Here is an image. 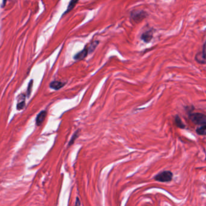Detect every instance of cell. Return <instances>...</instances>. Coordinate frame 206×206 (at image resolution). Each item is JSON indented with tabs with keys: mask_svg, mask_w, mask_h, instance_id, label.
Instances as JSON below:
<instances>
[{
	"mask_svg": "<svg viewBox=\"0 0 206 206\" xmlns=\"http://www.w3.org/2000/svg\"><path fill=\"white\" fill-rule=\"evenodd\" d=\"M148 15V13L145 11L141 10H135L132 11L131 13V18L135 22H140L142 21L147 17Z\"/></svg>",
	"mask_w": 206,
	"mask_h": 206,
	"instance_id": "3",
	"label": "cell"
},
{
	"mask_svg": "<svg viewBox=\"0 0 206 206\" xmlns=\"http://www.w3.org/2000/svg\"><path fill=\"white\" fill-rule=\"evenodd\" d=\"M65 85H66V83H64V82H62L54 81V82H52L50 84V87L52 89L57 90H59L61 88H62Z\"/></svg>",
	"mask_w": 206,
	"mask_h": 206,
	"instance_id": "8",
	"label": "cell"
},
{
	"mask_svg": "<svg viewBox=\"0 0 206 206\" xmlns=\"http://www.w3.org/2000/svg\"><path fill=\"white\" fill-rule=\"evenodd\" d=\"M32 86H33V81L32 80L30 81V82L29 83V84H28V90H27V94H28V96L30 95L31 92H32Z\"/></svg>",
	"mask_w": 206,
	"mask_h": 206,
	"instance_id": "15",
	"label": "cell"
},
{
	"mask_svg": "<svg viewBox=\"0 0 206 206\" xmlns=\"http://www.w3.org/2000/svg\"><path fill=\"white\" fill-rule=\"evenodd\" d=\"M196 132L198 134L201 135H205L206 134V125H203L199 126Z\"/></svg>",
	"mask_w": 206,
	"mask_h": 206,
	"instance_id": "11",
	"label": "cell"
},
{
	"mask_svg": "<svg viewBox=\"0 0 206 206\" xmlns=\"http://www.w3.org/2000/svg\"><path fill=\"white\" fill-rule=\"evenodd\" d=\"M99 44V41H95L93 42H91L89 47L87 48L88 53H91L92 52H93L94 50L96 49V48L98 46Z\"/></svg>",
	"mask_w": 206,
	"mask_h": 206,
	"instance_id": "9",
	"label": "cell"
},
{
	"mask_svg": "<svg viewBox=\"0 0 206 206\" xmlns=\"http://www.w3.org/2000/svg\"><path fill=\"white\" fill-rule=\"evenodd\" d=\"M189 117L190 120L195 125L199 126L206 125V115L202 113H192L189 114Z\"/></svg>",
	"mask_w": 206,
	"mask_h": 206,
	"instance_id": "1",
	"label": "cell"
},
{
	"mask_svg": "<svg viewBox=\"0 0 206 206\" xmlns=\"http://www.w3.org/2000/svg\"><path fill=\"white\" fill-rule=\"evenodd\" d=\"M78 135H79V131H76L75 134H74V135H73V137H72V138L71 139L70 141L69 144H68V146H71L72 144L74 143L75 140L77 138Z\"/></svg>",
	"mask_w": 206,
	"mask_h": 206,
	"instance_id": "13",
	"label": "cell"
},
{
	"mask_svg": "<svg viewBox=\"0 0 206 206\" xmlns=\"http://www.w3.org/2000/svg\"><path fill=\"white\" fill-rule=\"evenodd\" d=\"M88 54V48L87 47H85L84 50H82L81 52L77 53L75 56H74V59L75 60H82L84 58H85Z\"/></svg>",
	"mask_w": 206,
	"mask_h": 206,
	"instance_id": "6",
	"label": "cell"
},
{
	"mask_svg": "<svg viewBox=\"0 0 206 206\" xmlns=\"http://www.w3.org/2000/svg\"><path fill=\"white\" fill-rule=\"evenodd\" d=\"M77 2H78L77 1H71L70 2V4H69V5H68V8H67V10H66V13L69 12L70 11H71V10L73 9L75 7L76 4Z\"/></svg>",
	"mask_w": 206,
	"mask_h": 206,
	"instance_id": "12",
	"label": "cell"
},
{
	"mask_svg": "<svg viewBox=\"0 0 206 206\" xmlns=\"http://www.w3.org/2000/svg\"><path fill=\"white\" fill-rule=\"evenodd\" d=\"M25 106V102L24 101H22L21 102H19L18 105H17V109L20 110H22Z\"/></svg>",
	"mask_w": 206,
	"mask_h": 206,
	"instance_id": "14",
	"label": "cell"
},
{
	"mask_svg": "<svg viewBox=\"0 0 206 206\" xmlns=\"http://www.w3.org/2000/svg\"><path fill=\"white\" fill-rule=\"evenodd\" d=\"M173 178V174L169 170H165L159 172L157 175H156L154 177V179L157 181L159 182H169L172 181Z\"/></svg>",
	"mask_w": 206,
	"mask_h": 206,
	"instance_id": "2",
	"label": "cell"
},
{
	"mask_svg": "<svg viewBox=\"0 0 206 206\" xmlns=\"http://www.w3.org/2000/svg\"><path fill=\"white\" fill-rule=\"evenodd\" d=\"M175 122L177 126L179 128L184 129L185 128V125L183 123V122H182L181 119H180V117L178 115H176V117L175 118Z\"/></svg>",
	"mask_w": 206,
	"mask_h": 206,
	"instance_id": "10",
	"label": "cell"
},
{
	"mask_svg": "<svg viewBox=\"0 0 206 206\" xmlns=\"http://www.w3.org/2000/svg\"><path fill=\"white\" fill-rule=\"evenodd\" d=\"M195 60L199 64L206 63V44H204L202 52L198 53L195 56Z\"/></svg>",
	"mask_w": 206,
	"mask_h": 206,
	"instance_id": "4",
	"label": "cell"
},
{
	"mask_svg": "<svg viewBox=\"0 0 206 206\" xmlns=\"http://www.w3.org/2000/svg\"><path fill=\"white\" fill-rule=\"evenodd\" d=\"M152 37H153V32L152 30H149L144 32L141 36V40L146 43L150 42L152 40Z\"/></svg>",
	"mask_w": 206,
	"mask_h": 206,
	"instance_id": "5",
	"label": "cell"
},
{
	"mask_svg": "<svg viewBox=\"0 0 206 206\" xmlns=\"http://www.w3.org/2000/svg\"><path fill=\"white\" fill-rule=\"evenodd\" d=\"M47 116V112L46 111H42L37 115L36 120V123L37 126L41 125V124L44 121Z\"/></svg>",
	"mask_w": 206,
	"mask_h": 206,
	"instance_id": "7",
	"label": "cell"
}]
</instances>
